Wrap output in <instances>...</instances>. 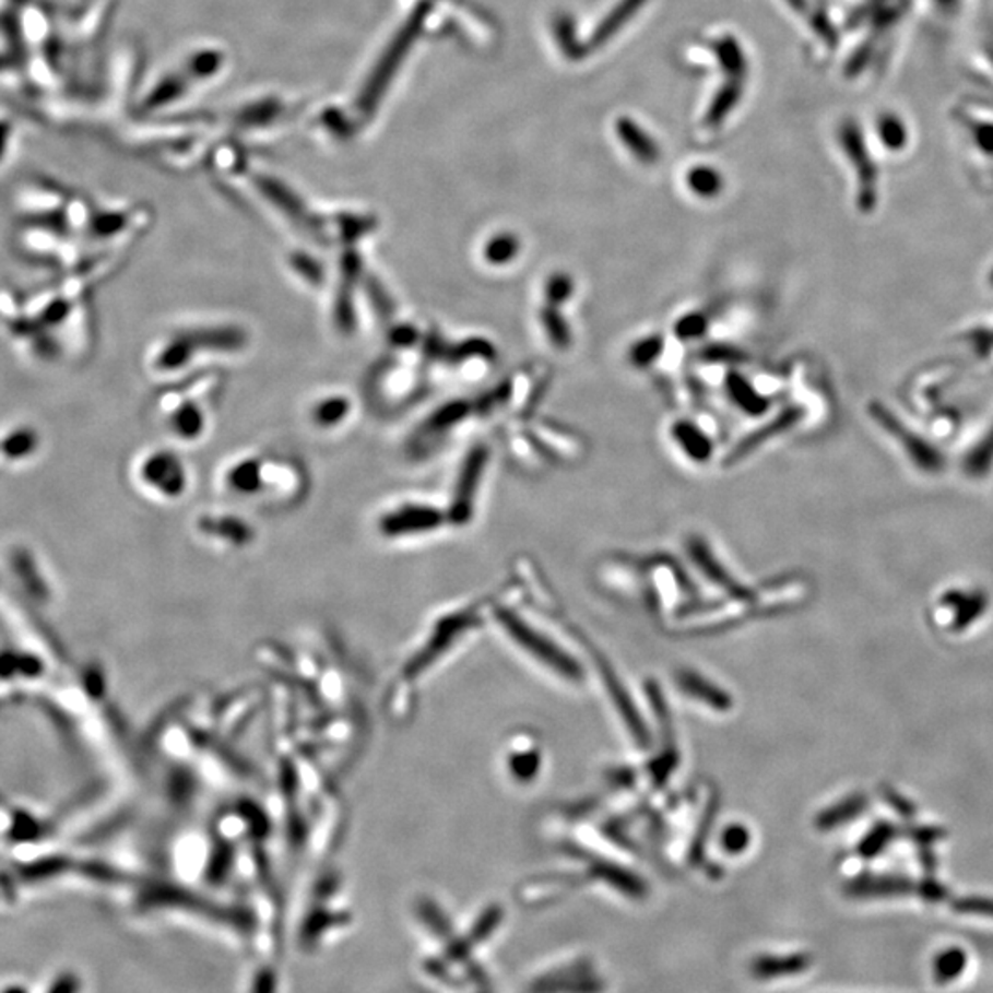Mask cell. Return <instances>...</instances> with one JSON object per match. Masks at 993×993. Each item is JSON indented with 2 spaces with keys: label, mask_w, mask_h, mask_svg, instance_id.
Returning <instances> with one entry per match:
<instances>
[{
  "label": "cell",
  "mask_w": 993,
  "mask_h": 993,
  "mask_svg": "<svg viewBox=\"0 0 993 993\" xmlns=\"http://www.w3.org/2000/svg\"><path fill=\"white\" fill-rule=\"evenodd\" d=\"M500 622L506 631L513 637L518 645L523 646L530 655L540 659L548 669L556 670L559 675H564L565 679H580L581 669L576 664L575 659L559 650L558 646L552 645L551 640L534 631L524 622L519 620L513 613L500 611Z\"/></svg>",
  "instance_id": "6da1fadb"
},
{
  "label": "cell",
  "mask_w": 993,
  "mask_h": 993,
  "mask_svg": "<svg viewBox=\"0 0 993 993\" xmlns=\"http://www.w3.org/2000/svg\"><path fill=\"white\" fill-rule=\"evenodd\" d=\"M604 990V981L594 976L591 960H576L540 977L530 988V993H602Z\"/></svg>",
  "instance_id": "7a4b0ae2"
},
{
  "label": "cell",
  "mask_w": 993,
  "mask_h": 993,
  "mask_svg": "<svg viewBox=\"0 0 993 993\" xmlns=\"http://www.w3.org/2000/svg\"><path fill=\"white\" fill-rule=\"evenodd\" d=\"M488 462L486 448H475L465 457L464 465L460 470L457 492H454L453 518L459 521L470 518L471 503L475 497L476 486L483 476L484 468Z\"/></svg>",
  "instance_id": "3957f363"
},
{
  "label": "cell",
  "mask_w": 993,
  "mask_h": 993,
  "mask_svg": "<svg viewBox=\"0 0 993 993\" xmlns=\"http://www.w3.org/2000/svg\"><path fill=\"white\" fill-rule=\"evenodd\" d=\"M812 965V957L806 953H795L788 957H772V955H760L750 962V973L755 979L769 981V979H780V977L796 976L807 970Z\"/></svg>",
  "instance_id": "277c9868"
},
{
  "label": "cell",
  "mask_w": 993,
  "mask_h": 993,
  "mask_svg": "<svg viewBox=\"0 0 993 993\" xmlns=\"http://www.w3.org/2000/svg\"><path fill=\"white\" fill-rule=\"evenodd\" d=\"M799 419L796 411H784L779 418L772 419L771 424L764 425V429L756 430L753 435L747 436L742 444L732 449L731 454H726L725 464H734L736 460L745 459V454L753 453L764 440L769 436L779 435L782 430L790 429V425L795 424Z\"/></svg>",
  "instance_id": "5b68a950"
},
{
  "label": "cell",
  "mask_w": 993,
  "mask_h": 993,
  "mask_svg": "<svg viewBox=\"0 0 993 993\" xmlns=\"http://www.w3.org/2000/svg\"><path fill=\"white\" fill-rule=\"evenodd\" d=\"M674 436L683 451L691 460L704 462L712 453L709 438L704 435V430L697 429L696 425L688 424V422H679L674 427Z\"/></svg>",
  "instance_id": "8992f818"
},
{
  "label": "cell",
  "mask_w": 993,
  "mask_h": 993,
  "mask_svg": "<svg viewBox=\"0 0 993 993\" xmlns=\"http://www.w3.org/2000/svg\"><path fill=\"white\" fill-rule=\"evenodd\" d=\"M679 685L683 690H686V694L710 705L712 709H729L726 705H731V699L723 691L718 690L714 685H710L709 681L701 679L699 675L683 674L679 677Z\"/></svg>",
  "instance_id": "52a82bcc"
},
{
  "label": "cell",
  "mask_w": 993,
  "mask_h": 993,
  "mask_svg": "<svg viewBox=\"0 0 993 993\" xmlns=\"http://www.w3.org/2000/svg\"><path fill=\"white\" fill-rule=\"evenodd\" d=\"M604 675L605 681H607V686H610L611 696L615 699L616 707H618L622 716L628 721L629 731L634 732L635 738L639 740L640 744H648V732H646L642 720H640L639 714H637V710L634 709V704L629 701L626 691L622 690V686L618 685L615 675L610 674L607 670H604Z\"/></svg>",
  "instance_id": "ba28073f"
},
{
  "label": "cell",
  "mask_w": 993,
  "mask_h": 993,
  "mask_svg": "<svg viewBox=\"0 0 993 993\" xmlns=\"http://www.w3.org/2000/svg\"><path fill=\"white\" fill-rule=\"evenodd\" d=\"M726 389L731 392L732 400L738 403L740 407L749 414H758L766 409V403L761 401L760 395L750 389L745 379L740 378L736 374H731L726 379Z\"/></svg>",
  "instance_id": "9c48e42d"
},
{
  "label": "cell",
  "mask_w": 993,
  "mask_h": 993,
  "mask_svg": "<svg viewBox=\"0 0 993 993\" xmlns=\"http://www.w3.org/2000/svg\"><path fill=\"white\" fill-rule=\"evenodd\" d=\"M541 322H543L546 335H548V339H551V343L554 344V346H558V348H567V346H569V326L565 324V320L561 319V315L558 314V306L548 304L546 308H543V311H541Z\"/></svg>",
  "instance_id": "30bf717a"
},
{
  "label": "cell",
  "mask_w": 993,
  "mask_h": 993,
  "mask_svg": "<svg viewBox=\"0 0 993 993\" xmlns=\"http://www.w3.org/2000/svg\"><path fill=\"white\" fill-rule=\"evenodd\" d=\"M966 968V953L957 947L946 949L936 957L933 970H935L936 981L947 982L957 979Z\"/></svg>",
  "instance_id": "8fae6325"
},
{
  "label": "cell",
  "mask_w": 993,
  "mask_h": 993,
  "mask_svg": "<svg viewBox=\"0 0 993 993\" xmlns=\"http://www.w3.org/2000/svg\"><path fill=\"white\" fill-rule=\"evenodd\" d=\"M599 874L600 876L605 877L611 885H615L616 889L626 892V895L634 896V898H639V896L642 898V896H645V885H642V882H639L634 874L620 871L618 866H602Z\"/></svg>",
  "instance_id": "7c38bea8"
},
{
  "label": "cell",
  "mask_w": 993,
  "mask_h": 993,
  "mask_svg": "<svg viewBox=\"0 0 993 993\" xmlns=\"http://www.w3.org/2000/svg\"><path fill=\"white\" fill-rule=\"evenodd\" d=\"M690 551L691 556L696 559V564L705 570V575L709 576L710 580H714L716 583H720V586L729 587V589H731V578L723 572V569L718 565V561L712 559L709 548L705 546V543H701V541H694Z\"/></svg>",
  "instance_id": "4fadbf2b"
},
{
  "label": "cell",
  "mask_w": 993,
  "mask_h": 993,
  "mask_svg": "<svg viewBox=\"0 0 993 993\" xmlns=\"http://www.w3.org/2000/svg\"><path fill=\"white\" fill-rule=\"evenodd\" d=\"M519 241L513 238V236H499V238L492 239L488 247H486V258L488 262L495 263V265H500V263L510 262L513 256L518 255Z\"/></svg>",
  "instance_id": "5bb4252c"
},
{
  "label": "cell",
  "mask_w": 993,
  "mask_h": 993,
  "mask_svg": "<svg viewBox=\"0 0 993 993\" xmlns=\"http://www.w3.org/2000/svg\"><path fill=\"white\" fill-rule=\"evenodd\" d=\"M570 293H572V284H570V279H567L564 274L554 276L546 284V297H548V304H552V306H559V304L565 303L570 297Z\"/></svg>",
  "instance_id": "9a60e30c"
},
{
  "label": "cell",
  "mask_w": 993,
  "mask_h": 993,
  "mask_svg": "<svg viewBox=\"0 0 993 993\" xmlns=\"http://www.w3.org/2000/svg\"><path fill=\"white\" fill-rule=\"evenodd\" d=\"M721 844L723 849L729 852V854H740L742 850L747 849L749 844V834L742 826H732L729 830H725L723 834V839H721Z\"/></svg>",
  "instance_id": "2e32d148"
},
{
  "label": "cell",
  "mask_w": 993,
  "mask_h": 993,
  "mask_svg": "<svg viewBox=\"0 0 993 993\" xmlns=\"http://www.w3.org/2000/svg\"><path fill=\"white\" fill-rule=\"evenodd\" d=\"M661 348L662 341L659 338H650L648 341L637 344L634 352H631L635 365H650L651 360L657 359V355L661 354Z\"/></svg>",
  "instance_id": "e0dca14e"
},
{
  "label": "cell",
  "mask_w": 993,
  "mask_h": 993,
  "mask_svg": "<svg viewBox=\"0 0 993 993\" xmlns=\"http://www.w3.org/2000/svg\"><path fill=\"white\" fill-rule=\"evenodd\" d=\"M511 767H513V772L518 775L519 779L529 780L540 769V758L535 755L518 756L511 761Z\"/></svg>",
  "instance_id": "ac0fdd59"
},
{
  "label": "cell",
  "mask_w": 993,
  "mask_h": 993,
  "mask_svg": "<svg viewBox=\"0 0 993 993\" xmlns=\"http://www.w3.org/2000/svg\"><path fill=\"white\" fill-rule=\"evenodd\" d=\"M704 330L705 320L699 315H690V317L681 320L679 326H677L681 338H697V335L704 333Z\"/></svg>",
  "instance_id": "d6986e66"
},
{
  "label": "cell",
  "mask_w": 993,
  "mask_h": 993,
  "mask_svg": "<svg viewBox=\"0 0 993 993\" xmlns=\"http://www.w3.org/2000/svg\"><path fill=\"white\" fill-rule=\"evenodd\" d=\"M993 460V433L988 436L984 444L981 448H977L976 453L971 457V464H973V470H984L990 462Z\"/></svg>",
  "instance_id": "ffe728a7"
},
{
  "label": "cell",
  "mask_w": 993,
  "mask_h": 993,
  "mask_svg": "<svg viewBox=\"0 0 993 993\" xmlns=\"http://www.w3.org/2000/svg\"><path fill=\"white\" fill-rule=\"evenodd\" d=\"M691 185L696 188L697 193H704V196H712L718 190V180H716V175L712 177V174H705V172H697L694 177H691Z\"/></svg>",
  "instance_id": "44dd1931"
}]
</instances>
